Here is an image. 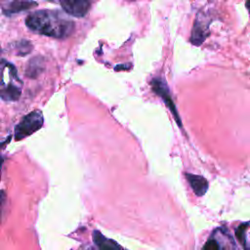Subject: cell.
<instances>
[{
    "mask_svg": "<svg viewBox=\"0 0 250 250\" xmlns=\"http://www.w3.org/2000/svg\"><path fill=\"white\" fill-rule=\"evenodd\" d=\"M186 177L192 190L197 196H202L203 194H205V192L208 189V182L204 177L189 173L186 174Z\"/></svg>",
    "mask_w": 250,
    "mask_h": 250,
    "instance_id": "7",
    "label": "cell"
},
{
    "mask_svg": "<svg viewBox=\"0 0 250 250\" xmlns=\"http://www.w3.org/2000/svg\"><path fill=\"white\" fill-rule=\"evenodd\" d=\"M21 85L15 65L0 58V98L7 102L18 101L21 94Z\"/></svg>",
    "mask_w": 250,
    "mask_h": 250,
    "instance_id": "2",
    "label": "cell"
},
{
    "mask_svg": "<svg viewBox=\"0 0 250 250\" xmlns=\"http://www.w3.org/2000/svg\"><path fill=\"white\" fill-rule=\"evenodd\" d=\"M44 118L40 110H33L23 116L15 127V140L21 141L38 131L43 126Z\"/></svg>",
    "mask_w": 250,
    "mask_h": 250,
    "instance_id": "3",
    "label": "cell"
},
{
    "mask_svg": "<svg viewBox=\"0 0 250 250\" xmlns=\"http://www.w3.org/2000/svg\"><path fill=\"white\" fill-rule=\"evenodd\" d=\"M60 4L66 14L77 18L84 17L91 7V2L85 0H63Z\"/></svg>",
    "mask_w": 250,
    "mask_h": 250,
    "instance_id": "5",
    "label": "cell"
},
{
    "mask_svg": "<svg viewBox=\"0 0 250 250\" xmlns=\"http://www.w3.org/2000/svg\"><path fill=\"white\" fill-rule=\"evenodd\" d=\"M248 222L241 224L238 229H236V236L242 246H244L245 250H248V243H247V230H248Z\"/></svg>",
    "mask_w": 250,
    "mask_h": 250,
    "instance_id": "11",
    "label": "cell"
},
{
    "mask_svg": "<svg viewBox=\"0 0 250 250\" xmlns=\"http://www.w3.org/2000/svg\"><path fill=\"white\" fill-rule=\"evenodd\" d=\"M26 26L32 31L53 37L66 38L70 36L75 28L74 21L63 14L54 10H38L27 16Z\"/></svg>",
    "mask_w": 250,
    "mask_h": 250,
    "instance_id": "1",
    "label": "cell"
},
{
    "mask_svg": "<svg viewBox=\"0 0 250 250\" xmlns=\"http://www.w3.org/2000/svg\"><path fill=\"white\" fill-rule=\"evenodd\" d=\"M93 240L100 250H123L114 240L105 237L99 230H94Z\"/></svg>",
    "mask_w": 250,
    "mask_h": 250,
    "instance_id": "9",
    "label": "cell"
},
{
    "mask_svg": "<svg viewBox=\"0 0 250 250\" xmlns=\"http://www.w3.org/2000/svg\"><path fill=\"white\" fill-rule=\"evenodd\" d=\"M201 250H221L219 241L215 237V235L212 233L210 238L206 241V243L203 245Z\"/></svg>",
    "mask_w": 250,
    "mask_h": 250,
    "instance_id": "12",
    "label": "cell"
},
{
    "mask_svg": "<svg viewBox=\"0 0 250 250\" xmlns=\"http://www.w3.org/2000/svg\"><path fill=\"white\" fill-rule=\"evenodd\" d=\"M151 85H152V89L153 91L158 95L160 96L163 101L165 102L166 105L170 108L171 112L174 114V117L177 121V123L179 124L180 127H182V122H181V119L179 118V114L176 110V106L174 104V102L170 96V93H169V90H168V87H167V84L164 80L160 79V78H154L152 81H151Z\"/></svg>",
    "mask_w": 250,
    "mask_h": 250,
    "instance_id": "4",
    "label": "cell"
},
{
    "mask_svg": "<svg viewBox=\"0 0 250 250\" xmlns=\"http://www.w3.org/2000/svg\"><path fill=\"white\" fill-rule=\"evenodd\" d=\"M1 167H2V160L0 159V178H1Z\"/></svg>",
    "mask_w": 250,
    "mask_h": 250,
    "instance_id": "14",
    "label": "cell"
},
{
    "mask_svg": "<svg viewBox=\"0 0 250 250\" xmlns=\"http://www.w3.org/2000/svg\"><path fill=\"white\" fill-rule=\"evenodd\" d=\"M32 49V46L31 44L28 42V41H25V40H22L19 43V47H18V50H19V54H21V56H24V54H27L31 51Z\"/></svg>",
    "mask_w": 250,
    "mask_h": 250,
    "instance_id": "13",
    "label": "cell"
},
{
    "mask_svg": "<svg viewBox=\"0 0 250 250\" xmlns=\"http://www.w3.org/2000/svg\"><path fill=\"white\" fill-rule=\"evenodd\" d=\"M34 6H37L36 2L32 1H13L8 4L7 7L4 9V13L8 16L17 14L19 12H22L25 10H28Z\"/></svg>",
    "mask_w": 250,
    "mask_h": 250,
    "instance_id": "10",
    "label": "cell"
},
{
    "mask_svg": "<svg viewBox=\"0 0 250 250\" xmlns=\"http://www.w3.org/2000/svg\"><path fill=\"white\" fill-rule=\"evenodd\" d=\"M208 23H205L203 21V17L199 16L197 17L196 21H194V26L191 34V42L195 45H200L202 41H204V38L208 34Z\"/></svg>",
    "mask_w": 250,
    "mask_h": 250,
    "instance_id": "6",
    "label": "cell"
},
{
    "mask_svg": "<svg viewBox=\"0 0 250 250\" xmlns=\"http://www.w3.org/2000/svg\"><path fill=\"white\" fill-rule=\"evenodd\" d=\"M213 234L219 241L221 250H236L233 238L226 229L224 228L216 229L213 231Z\"/></svg>",
    "mask_w": 250,
    "mask_h": 250,
    "instance_id": "8",
    "label": "cell"
}]
</instances>
